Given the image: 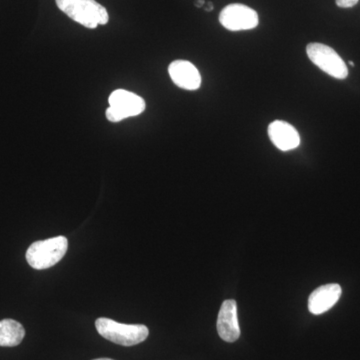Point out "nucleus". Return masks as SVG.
<instances>
[{
    "label": "nucleus",
    "mask_w": 360,
    "mask_h": 360,
    "mask_svg": "<svg viewBox=\"0 0 360 360\" xmlns=\"http://www.w3.org/2000/svg\"><path fill=\"white\" fill-rule=\"evenodd\" d=\"M217 331L220 338L226 342H234L240 336L236 300H227L222 303L217 317Z\"/></svg>",
    "instance_id": "nucleus-7"
},
{
    "label": "nucleus",
    "mask_w": 360,
    "mask_h": 360,
    "mask_svg": "<svg viewBox=\"0 0 360 360\" xmlns=\"http://www.w3.org/2000/svg\"><path fill=\"white\" fill-rule=\"evenodd\" d=\"M110 108L106 118L111 122H120L125 118L137 116L146 110V101L141 96L124 89H117L110 94Z\"/></svg>",
    "instance_id": "nucleus-4"
},
{
    "label": "nucleus",
    "mask_w": 360,
    "mask_h": 360,
    "mask_svg": "<svg viewBox=\"0 0 360 360\" xmlns=\"http://www.w3.org/2000/svg\"><path fill=\"white\" fill-rule=\"evenodd\" d=\"M168 73L172 82L182 89L196 90L201 85V75L198 68L186 60H175L170 63Z\"/></svg>",
    "instance_id": "nucleus-8"
},
{
    "label": "nucleus",
    "mask_w": 360,
    "mask_h": 360,
    "mask_svg": "<svg viewBox=\"0 0 360 360\" xmlns=\"http://www.w3.org/2000/svg\"><path fill=\"white\" fill-rule=\"evenodd\" d=\"M359 0H335L336 6L341 8H350L359 4Z\"/></svg>",
    "instance_id": "nucleus-12"
},
{
    "label": "nucleus",
    "mask_w": 360,
    "mask_h": 360,
    "mask_svg": "<svg viewBox=\"0 0 360 360\" xmlns=\"http://www.w3.org/2000/svg\"><path fill=\"white\" fill-rule=\"evenodd\" d=\"M195 4L196 6L198 7H202L203 6H205V0H198Z\"/></svg>",
    "instance_id": "nucleus-13"
},
{
    "label": "nucleus",
    "mask_w": 360,
    "mask_h": 360,
    "mask_svg": "<svg viewBox=\"0 0 360 360\" xmlns=\"http://www.w3.org/2000/svg\"><path fill=\"white\" fill-rule=\"evenodd\" d=\"M269 135L272 143L283 151L292 150L300 144V136L297 130L290 123L281 120L270 123Z\"/></svg>",
    "instance_id": "nucleus-10"
},
{
    "label": "nucleus",
    "mask_w": 360,
    "mask_h": 360,
    "mask_svg": "<svg viewBox=\"0 0 360 360\" xmlns=\"http://www.w3.org/2000/svg\"><path fill=\"white\" fill-rule=\"evenodd\" d=\"M25 336V329L13 319L0 321V347H18Z\"/></svg>",
    "instance_id": "nucleus-11"
},
{
    "label": "nucleus",
    "mask_w": 360,
    "mask_h": 360,
    "mask_svg": "<svg viewBox=\"0 0 360 360\" xmlns=\"http://www.w3.org/2000/svg\"><path fill=\"white\" fill-rule=\"evenodd\" d=\"M96 328L103 338L122 347L139 345L149 335L148 328L143 324L120 323L106 317L96 319Z\"/></svg>",
    "instance_id": "nucleus-2"
},
{
    "label": "nucleus",
    "mask_w": 360,
    "mask_h": 360,
    "mask_svg": "<svg viewBox=\"0 0 360 360\" xmlns=\"http://www.w3.org/2000/svg\"><path fill=\"white\" fill-rule=\"evenodd\" d=\"M68 248V238L63 236L35 241L26 251V260L32 269H47L63 259Z\"/></svg>",
    "instance_id": "nucleus-3"
},
{
    "label": "nucleus",
    "mask_w": 360,
    "mask_h": 360,
    "mask_svg": "<svg viewBox=\"0 0 360 360\" xmlns=\"http://www.w3.org/2000/svg\"><path fill=\"white\" fill-rule=\"evenodd\" d=\"M349 65H352V66H354V63H352V61H349Z\"/></svg>",
    "instance_id": "nucleus-16"
},
{
    "label": "nucleus",
    "mask_w": 360,
    "mask_h": 360,
    "mask_svg": "<svg viewBox=\"0 0 360 360\" xmlns=\"http://www.w3.org/2000/svg\"><path fill=\"white\" fill-rule=\"evenodd\" d=\"M56 2L68 18L89 30L105 25L110 20L105 7L96 0H56Z\"/></svg>",
    "instance_id": "nucleus-1"
},
{
    "label": "nucleus",
    "mask_w": 360,
    "mask_h": 360,
    "mask_svg": "<svg viewBox=\"0 0 360 360\" xmlns=\"http://www.w3.org/2000/svg\"><path fill=\"white\" fill-rule=\"evenodd\" d=\"M342 290L338 283L319 286L309 298V310L312 314L319 315L328 311L340 300Z\"/></svg>",
    "instance_id": "nucleus-9"
},
{
    "label": "nucleus",
    "mask_w": 360,
    "mask_h": 360,
    "mask_svg": "<svg viewBox=\"0 0 360 360\" xmlns=\"http://www.w3.org/2000/svg\"><path fill=\"white\" fill-rule=\"evenodd\" d=\"M94 360H113V359H94Z\"/></svg>",
    "instance_id": "nucleus-15"
},
{
    "label": "nucleus",
    "mask_w": 360,
    "mask_h": 360,
    "mask_svg": "<svg viewBox=\"0 0 360 360\" xmlns=\"http://www.w3.org/2000/svg\"><path fill=\"white\" fill-rule=\"evenodd\" d=\"M219 21L224 28L231 32L250 30L258 25V14L245 4H229L220 13Z\"/></svg>",
    "instance_id": "nucleus-6"
},
{
    "label": "nucleus",
    "mask_w": 360,
    "mask_h": 360,
    "mask_svg": "<svg viewBox=\"0 0 360 360\" xmlns=\"http://www.w3.org/2000/svg\"><path fill=\"white\" fill-rule=\"evenodd\" d=\"M307 53L310 60L317 68L336 79H345L348 75L347 66L338 52L328 45L309 44Z\"/></svg>",
    "instance_id": "nucleus-5"
},
{
    "label": "nucleus",
    "mask_w": 360,
    "mask_h": 360,
    "mask_svg": "<svg viewBox=\"0 0 360 360\" xmlns=\"http://www.w3.org/2000/svg\"><path fill=\"white\" fill-rule=\"evenodd\" d=\"M212 9H213V4H212V2H210V4H208L207 7H205V11H212Z\"/></svg>",
    "instance_id": "nucleus-14"
}]
</instances>
